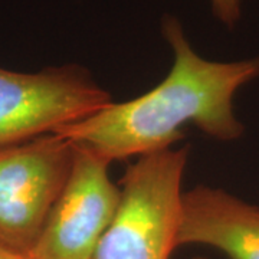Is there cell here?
I'll return each instance as SVG.
<instances>
[{
    "instance_id": "obj_5",
    "label": "cell",
    "mask_w": 259,
    "mask_h": 259,
    "mask_svg": "<svg viewBox=\"0 0 259 259\" xmlns=\"http://www.w3.org/2000/svg\"><path fill=\"white\" fill-rule=\"evenodd\" d=\"M74 144L69 177L29 259H93L120 207L121 189L108 176L111 163Z\"/></svg>"
},
{
    "instance_id": "obj_4",
    "label": "cell",
    "mask_w": 259,
    "mask_h": 259,
    "mask_svg": "<svg viewBox=\"0 0 259 259\" xmlns=\"http://www.w3.org/2000/svg\"><path fill=\"white\" fill-rule=\"evenodd\" d=\"M111 102L110 93L81 65L37 72L0 68V147L56 133Z\"/></svg>"
},
{
    "instance_id": "obj_8",
    "label": "cell",
    "mask_w": 259,
    "mask_h": 259,
    "mask_svg": "<svg viewBox=\"0 0 259 259\" xmlns=\"http://www.w3.org/2000/svg\"><path fill=\"white\" fill-rule=\"evenodd\" d=\"M0 259H29L26 255L18 253L15 250H10L0 245Z\"/></svg>"
},
{
    "instance_id": "obj_2",
    "label": "cell",
    "mask_w": 259,
    "mask_h": 259,
    "mask_svg": "<svg viewBox=\"0 0 259 259\" xmlns=\"http://www.w3.org/2000/svg\"><path fill=\"white\" fill-rule=\"evenodd\" d=\"M189 147L141 156L120 182L121 202L93 259H168L176 246Z\"/></svg>"
},
{
    "instance_id": "obj_9",
    "label": "cell",
    "mask_w": 259,
    "mask_h": 259,
    "mask_svg": "<svg viewBox=\"0 0 259 259\" xmlns=\"http://www.w3.org/2000/svg\"><path fill=\"white\" fill-rule=\"evenodd\" d=\"M193 259H204V258H200V256H199V258H193Z\"/></svg>"
},
{
    "instance_id": "obj_1",
    "label": "cell",
    "mask_w": 259,
    "mask_h": 259,
    "mask_svg": "<svg viewBox=\"0 0 259 259\" xmlns=\"http://www.w3.org/2000/svg\"><path fill=\"white\" fill-rule=\"evenodd\" d=\"M161 35L173 52L167 76L148 93L100 111L56 131L112 163L171 148L194 124L219 141L241 139L245 127L233 111L235 94L259 78V56L231 62L200 56L182 22L167 13Z\"/></svg>"
},
{
    "instance_id": "obj_6",
    "label": "cell",
    "mask_w": 259,
    "mask_h": 259,
    "mask_svg": "<svg viewBox=\"0 0 259 259\" xmlns=\"http://www.w3.org/2000/svg\"><path fill=\"white\" fill-rule=\"evenodd\" d=\"M204 245L229 259H259V207L210 186L182 194L176 246Z\"/></svg>"
},
{
    "instance_id": "obj_3",
    "label": "cell",
    "mask_w": 259,
    "mask_h": 259,
    "mask_svg": "<svg viewBox=\"0 0 259 259\" xmlns=\"http://www.w3.org/2000/svg\"><path fill=\"white\" fill-rule=\"evenodd\" d=\"M75 144L51 133L0 147V245L28 256L64 189Z\"/></svg>"
},
{
    "instance_id": "obj_7",
    "label": "cell",
    "mask_w": 259,
    "mask_h": 259,
    "mask_svg": "<svg viewBox=\"0 0 259 259\" xmlns=\"http://www.w3.org/2000/svg\"><path fill=\"white\" fill-rule=\"evenodd\" d=\"M210 9L214 18L223 26L233 29L242 18V5L243 0H209Z\"/></svg>"
}]
</instances>
